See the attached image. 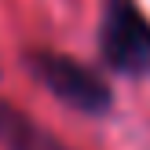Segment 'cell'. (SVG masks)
<instances>
[{
	"label": "cell",
	"mask_w": 150,
	"mask_h": 150,
	"mask_svg": "<svg viewBox=\"0 0 150 150\" xmlns=\"http://www.w3.org/2000/svg\"><path fill=\"white\" fill-rule=\"evenodd\" d=\"M99 55L121 77H150V18L136 0H103Z\"/></svg>",
	"instance_id": "cell-1"
},
{
	"label": "cell",
	"mask_w": 150,
	"mask_h": 150,
	"mask_svg": "<svg viewBox=\"0 0 150 150\" xmlns=\"http://www.w3.org/2000/svg\"><path fill=\"white\" fill-rule=\"evenodd\" d=\"M26 62H29V70H33V77L40 81L59 103H66V106L81 110V114H92V117L106 114V110L114 106L110 84L92 66L77 62V59L62 55V51H29Z\"/></svg>",
	"instance_id": "cell-2"
},
{
	"label": "cell",
	"mask_w": 150,
	"mask_h": 150,
	"mask_svg": "<svg viewBox=\"0 0 150 150\" xmlns=\"http://www.w3.org/2000/svg\"><path fill=\"white\" fill-rule=\"evenodd\" d=\"M0 143H4V150H70L48 128H40L33 117H26L18 106L4 99H0Z\"/></svg>",
	"instance_id": "cell-3"
}]
</instances>
